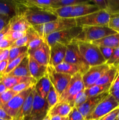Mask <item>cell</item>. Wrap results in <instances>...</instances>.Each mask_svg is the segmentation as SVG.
Returning <instances> with one entry per match:
<instances>
[{
  "mask_svg": "<svg viewBox=\"0 0 119 120\" xmlns=\"http://www.w3.org/2000/svg\"><path fill=\"white\" fill-rule=\"evenodd\" d=\"M77 26L75 18H58L56 20L40 25L33 26V28L42 38L47 35L61 30Z\"/></svg>",
  "mask_w": 119,
  "mask_h": 120,
  "instance_id": "1",
  "label": "cell"
},
{
  "mask_svg": "<svg viewBox=\"0 0 119 120\" xmlns=\"http://www.w3.org/2000/svg\"><path fill=\"white\" fill-rule=\"evenodd\" d=\"M85 89L82 75L80 73H78L72 77L67 86L60 96L58 102L66 103L72 108L74 107L76 96Z\"/></svg>",
  "mask_w": 119,
  "mask_h": 120,
  "instance_id": "2",
  "label": "cell"
},
{
  "mask_svg": "<svg viewBox=\"0 0 119 120\" xmlns=\"http://www.w3.org/2000/svg\"><path fill=\"white\" fill-rule=\"evenodd\" d=\"M80 54L90 67L101 65L106 61L103 56L99 46L90 42H76Z\"/></svg>",
  "mask_w": 119,
  "mask_h": 120,
  "instance_id": "3",
  "label": "cell"
},
{
  "mask_svg": "<svg viewBox=\"0 0 119 120\" xmlns=\"http://www.w3.org/2000/svg\"><path fill=\"white\" fill-rule=\"evenodd\" d=\"M116 34L108 26H84L79 35L74 42H85L92 43L109 35Z\"/></svg>",
  "mask_w": 119,
  "mask_h": 120,
  "instance_id": "4",
  "label": "cell"
},
{
  "mask_svg": "<svg viewBox=\"0 0 119 120\" xmlns=\"http://www.w3.org/2000/svg\"><path fill=\"white\" fill-rule=\"evenodd\" d=\"M82 30V27L77 26L47 35L43 38V39L50 46L56 43L67 46L74 41L76 38L81 32Z\"/></svg>",
  "mask_w": 119,
  "mask_h": 120,
  "instance_id": "5",
  "label": "cell"
},
{
  "mask_svg": "<svg viewBox=\"0 0 119 120\" xmlns=\"http://www.w3.org/2000/svg\"><path fill=\"white\" fill-rule=\"evenodd\" d=\"M22 15L32 26L45 24L58 18V16L51 11L28 7Z\"/></svg>",
  "mask_w": 119,
  "mask_h": 120,
  "instance_id": "6",
  "label": "cell"
},
{
  "mask_svg": "<svg viewBox=\"0 0 119 120\" xmlns=\"http://www.w3.org/2000/svg\"><path fill=\"white\" fill-rule=\"evenodd\" d=\"M110 15L105 10H99L75 19L77 26H108Z\"/></svg>",
  "mask_w": 119,
  "mask_h": 120,
  "instance_id": "7",
  "label": "cell"
},
{
  "mask_svg": "<svg viewBox=\"0 0 119 120\" xmlns=\"http://www.w3.org/2000/svg\"><path fill=\"white\" fill-rule=\"evenodd\" d=\"M64 61L77 66L79 73L82 75H84L90 68L89 64L80 54L77 42H72L66 46V55Z\"/></svg>",
  "mask_w": 119,
  "mask_h": 120,
  "instance_id": "8",
  "label": "cell"
},
{
  "mask_svg": "<svg viewBox=\"0 0 119 120\" xmlns=\"http://www.w3.org/2000/svg\"><path fill=\"white\" fill-rule=\"evenodd\" d=\"M119 107L118 102L112 94H109L98 104L93 112L85 120H99Z\"/></svg>",
  "mask_w": 119,
  "mask_h": 120,
  "instance_id": "9",
  "label": "cell"
},
{
  "mask_svg": "<svg viewBox=\"0 0 119 120\" xmlns=\"http://www.w3.org/2000/svg\"><path fill=\"white\" fill-rule=\"evenodd\" d=\"M47 74L51 84L53 86L60 97L68 84L72 76L70 75L57 72L54 68L50 65L47 66Z\"/></svg>",
  "mask_w": 119,
  "mask_h": 120,
  "instance_id": "10",
  "label": "cell"
},
{
  "mask_svg": "<svg viewBox=\"0 0 119 120\" xmlns=\"http://www.w3.org/2000/svg\"><path fill=\"white\" fill-rule=\"evenodd\" d=\"M110 68V67L106 63L90 67L89 70L82 75V79L85 89H89L95 85L97 82Z\"/></svg>",
  "mask_w": 119,
  "mask_h": 120,
  "instance_id": "11",
  "label": "cell"
},
{
  "mask_svg": "<svg viewBox=\"0 0 119 120\" xmlns=\"http://www.w3.org/2000/svg\"><path fill=\"white\" fill-rule=\"evenodd\" d=\"M33 87L15 95L7 104L2 106V109L9 116L14 118L16 116L19 110L22 107L28 95L32 90Z\"/></svg>",
  "mask_w": 119,
  "mask_h": 120,
  "instance_id": "12",
  "label": "cell"
},
{
  "mask_svg": "<svg viewBox=\"0 0 119 120\" xmlns=\"http://www.w3.org/2000/svg\"><path fill=\"white\" fill-rule=\"evenodd\" d=\"M26 7L21 4L19 1L0 0V15L12 18L18 15H22Z\"/></svg>",
  "mask_w": 119,
  "mask_h": 120,
  "instance_id": "13",
  "label": "cell"
},
{
  "mask_svg": "<svg viewBox=\"0 0 119 120\" xmlns=\"http://www.w3.org/2000/svg\"><path fill=\"white\" fill-rule=\"evenodd\" d=\"M49 104L46 99L42 98L33 89V100L32 111L30 117H42L44 118L49 112Z\"/></svg>",
  "mask_w": 119,
  "mask_h": 120,
  "instance_id": "14",
  "label": "cell"
},
{
  "mask_svg": "<svg viewBox=\"0 0 119 120\" xmlns=\"http://www.w3.org/2000/svg\"><path fill=\"white\" fill-rule=\"evenodd\" d=\"M109 94V91H107V92L103 93H102L98 96L88 98L85 103L77 107V109L79 110V112L82 114V116L86 119L88 116H89L93 112V111L96 108L98 104L103 100L105 99Z\"/></svg>",
  "mask_w": 119,
  "mask_h": 120,
  "instance_id": "15",
  "label": "cell"
},
{
  "mask_svg": "<svg viewBox=\"0 0 119 120\" xmlns=\"http://www.w3.org/2000/svg\"><path fill=\"white\" fill-rule=\"evenodd\" d=\"M28 53L29 56L40 64L45 66H49L50 58V47L45 41L40 46L33 51L28 52Z\"/></svg>",
  "mask_w": 119,
  "mask_h": 120,
  "instance_id": "16",
  "label": "cell"
},
{
  "mask_svg": "<svg viewBox=\"0 0 119 120\" xmlns=\"http://www.w3.org/2000/svg\"><path fill=\"white\" fill-rule=\"evenodd\" d=\"M50 47V58L49 65L56 67L64 62L66 51V46L56 43Z\"/></svg>",
  "mask_w": 119,
  "mask_h": 120,
  "instance_id": "17",
  "label": "cell"
},
{
  "mask_svg": "<svg viewBox=\"0 0 119 120\" xmlns=\"http://www.w3.org/2000/svg\"><path fill=\"white\" fill-rule=\"evenodd\" d=\"M99 11V9L96 5L88 1L87 2L82 4L75 5L70 15V18H77L85 16Z\"/></svg>",
  "mask_w": 119,
  "mask_h": 120,
  "instance_id": "18",
  "label": "cell"
},
{
  "mask_svg": "<svg viewBox=\"0 0 119 120\" xmlns=\"http://www.w3.org/2000/svg\"><path fill=\"white\" fill-rule=\"evenodd\" d=\"M28 57H29V66L30 76L37 82L47 75V66H45L40 64L29 55Z\"/></svg>",
  "mask_w": 119,
  "mask_h": 120,
  "instance_id": "19",
  "label": "cell"
},
{
  "mask_svg": "<svg viewBox=\"0 0 119 120\" xmlns=\"http://www.w3.org/2000/svg\"><path fill=\"white\" fill-rule=\"evenodd\" d=\"M35 87V86H34ZM28 95L25 101L21 108L16 116L12 120H28L30 118V113L32 111L33 100V89Z\"/></svg>",
  "mask_w": 119,
  "mask_h": 120,
  "instance_id": "20",
  "label": "cell"
},
{
  "mask_svg": "<svg viewBox=\"0 0 119 120\" xmlns=\"http://www.w3.org/2000/svg\"><path fill=\"white\" fill-rule=\"evenodd\" d=\"M9 30L19 32H26L32 26L22 15H18L12 18L9 21Z\"/></svg>",
  "mask_w": 119,
  "mask_h": 120,
  "instance_id": "21",
  "label": "cell"
},
{
  "mask_svg": "<svg viewBox=\"0 0 119 120\" xmlns=\"http://www.w3.org/2000/svg\"><path fill=\"white\" fill-rule=\"evenodd\" d=\"M55 0H21V4L28 8H35L51 11V6Z\"/></svg>",
  "mask_w": 119,
  "mask_h": 120,
  "instance_id": "22",
  "label": "cell"
},
{
  "mask_svg": "<svg viewBox=\"0 0 119 120\" xmlns=\"http://www.w3.org/2000/svg\"><path fill=\"white\" fill-rule=\"evenodd\" d=\"M35 80L32 77H18L8 75L0 76V82H2L8 89H10L17 84L29 81Z\"/></svg>",
  "mask_w": 119,
  "mask_h": 120,
  "instance_id": "23",
  "label": "cell"
},
{
  "mask_svg": "<svg viewBox=\"0 0 119 120\" xmlns=\"http://www.w3.org/2000/svg\"><path fill=\"white\" fill-rule=\"evenodd\" d=\"M51 82L49 80L47 74L36 82L35 89L37 93L42 98L46 99L48 93L51 87Z\"/></svg>",
  "mask_w": 119,
  "mask_h": 120,
  "instance_id": "24",
  "label": "cell"
},
{
  "mask_svg": "<svg viewBox=\"0 0 119 120\" xmlns=\"http://www.w3.org/2000/svg\"><path fill=\"white\" fill-rule=\"evenodd\" d=\"M39 35L37 34V32L34 29L33 26L30 27L28 30L25 32L24 36L20 38L19 39L17 40L16 42L13 43L11 48H16V47H22V46H28L32 41L35 39L39 37Z\"/></svg>",
  "mask_w": 119,
  "mask_h": 120,
  "instance_id": "25",
  "label": "cell"
},
{
  "mask_svg": "<svg viewBox=\"0 0 119 120\" xmlns=\"http://www.w3.org/2000/svg\"><path fill=\"white\" fill-rule=\"evenodd\" d=\"M10 76H18V77H31L29 71V57L28 55L26 56L19 64L14 70L8 75Z\"/></svg>",
  "mask_w": 119,
  "mask_h": 120,
  "instance_id": "26",
  "label": "cell"
},
{
  "mask_svg": "<svg viewBox=\"0 0 119 120\" xmlns=\"http://www.w3.org/2000/svg\"><path fill=\"white\" fill-rule=\"evenodd\" d=\"M92 43L99 47H108L116 49L119 46V34L116 33L113 35H109L101 39L94 41Z\"/></svg>",
  "mask_w": 119,
  "mask_h": 120,
  "instance_id": "27",
  "label": "cell"
},
{
  "mask_svg": "<svg viewBox=\"0 0 119 120\" xmlns=\"http://www.w3.org/2000/svg\"><path fill=\"white\" fill-rule=\"evenodd\" d=\"M72 107L66 103L58 102L56 105L49 110V114L51 117L58 116L67 117L72 110Z\"/></svg>",
  "mask_w": 119,
  "mask_h": 120,
  "instance_id": "28",
  "label": "cell"
},
{
  "mask_svg": "<svg viewBox=\"0 0 119 120\" xmlns=\"http://www.w3.org/2000/svg\"><path fill=\"white\" fill-rule=\"evenodd\" d=\"M112 84L106 85H94L89 89H85V93L88 98L98 96L103 93L109 91Z\"/></svg>",
  "mask_w": 119,
  "mask_h": 120,
  "instance_id": "29",
  "label": "cell"
},
{
  "mask_svg": "<svg viewBox=\"0 0 119 120\" xmlns=\"http://www.w3.org/2000/svg\"><path fill=\"white\" fill-rule=\"evenodd\" d=\"M54 69L57 72L70 75L72 76L79 73V70L77 66L64 61L57 66L54 67Z\"/></svg>",
  "mask_w": 119,
  "mask_h": 120,
  "instance_id": "30",
  "label": "cell"
},
{
  "mask_svg": "<svg viewBox=\"0 0 119 120\" xmlns=\"http://www.w3.org/2000/svg\"><path fill=\"white\" fill-rule=\"evenodd\" d=\"M117 75V69L110 68L96 83V85H106L113 83ZM95 84V85H96Z\"/></svg>",
  "mask_w": 119,
  "mask_h": 120,
  "instance_id": "31",
  "label": "cell"
},
{
  "mask_svg": "<svg viewBox=\"0 0 119 120\" xmlns=\"http://www.w3.org/2000/svg\"><path fill=\"white\" fill-rule=\"evenodd\" d=\"M88 1H83V0H55L54 2L51 6V11L52 12L54 9L61 7L82 4L86 3Z\"/></svg>",
  "mask_w": 119,
  "mask_h": 120,
  "instance_id": "32",
  "label": "cell"
},
{
  "mask_svg": "<svg viewBox=\"0 0 119 120\" xmlns=\"http://www.w3.org/2000/svg\"><path fill=\"white\" fill-rule=\"evenodd\" d=\"M28 52V49L27 46L16 47L12 48L9 49V55L8 58V62L10 63L12 61L18 58L22 55L27 53Z\"/></svg>",
  "mask_w": 119,
  "mask_h": 120,
  "instance_id": "33",
  "label": "cell"
},
{
  "mask_svg": "<svg viewBox=\"0 0 119 120\" xmlns=\"http://www.w3.org/2000/svg\"><path fill=\"white\" fill-rule=\"evenodd\" d=\"M46 100L49 104L50 110L54 105H56L59 101V96L52 84L51 85L50 91L46 97Z\"/></svg>",
  "mask_w": 119,
  "mask_h": 120,
  "instance_id": "34",
  "label": "cell"
},
{
  "mask_svg": "<svg viewBox=\"0 0 119 120\" xmlns=\"http://www.w3.org/2000/svg\"><path fill=\"white\" fill-rule=\"evenodd\" d=\"M74 6H67V7H61L54 9L52 12L57 15L58 18H70V15L72 12Z\"/></svg>",
  "mask_w": 119,
  "mask_h": 120,
  "instance_id": "35",
  "label": "cell"
},
{
  "mask_svg": "<svg viewBox=\"0 0 119 120\" xmlns=\"http://www.w3.org/2000/svg\"><path fill=\"white\" fill-rule=\"evenodd\" d=\"M36 82H37V81L36 80L23 82V83H21L20 84L15 86L13 87L10 89L15 93H16V94H18L19 93L22 92V91H24V90H28V89L33 87L36 84Z\"/></svg>",
  "mask_w": 119,
  "mask_h": 120,
  "instance_id": "36",
  "label": "cell"
},
{
  "mask_svg": "<svg viewBox=\"0 0 119 120\" xmlns=\"http://www.w3.org/2000/svg\"><path fill=\"white\" fill-rule=\"evenodd\" d=\"M106 11L110 15L119 14V0H107Z\"/></svg>",
  "mask_w": 119,
  "mask_h": 120,
  "instance_id": "37",
  "label": "cell"
},
{
  "mask_svg": "<svg viewBox=\"0 0 119 120\" xmlns=\"http://www.w3.org/2000/svg\"><path fill=\"white\" fill-rule=\"evenodd\" d=\"M17 94L11 89H8L2 94H0V106H3L8 103Z\"/></svg>",
  "mask_w": 119,
  "mask_h": 120,
  "instance_id": "38",
  "label": "cell"
},
{
  "mask_svg": "<svg viewBox=\"0 0 119 120\" xmlns=\"http://www.w3.org/2000/svg\"><path fill=\"white\" fill-rule=\"evenodd\" d=\"M106 63L110 68H117L119 65V46L114 49L113 55Z\"/></svg>",
  "mask_w": 119,
  "mask_h": 120,
  "instance_id": "39",
  "label": "cell"
},
{
  "mask_svg": "<svg viewBox=\"0 0 119 120\" xmlns=\"http://www.w3.org/2000/svg\"><path fill=\"white\" fill-rule=\"evenodd\" d=\"M28 53H27L24 54V55H22V56H19V57H18V58L15 59V60L12 61L11 62L9 63V64H8V67H7V70H6L5 72L4 75H8V74H9V73L11 72L13 70H14V69H15V68H16V67H17L21 63V62H22V60H23L26 56H28Z\"/></svg>",
  "mask_w": 119,
  "mask_h": 120,
  "instance_id": "40",
  "label": "cell"
},
{
  "mask_svg": "<svg viewBox=\"0 0 119 120\" xmlns=\"http://www.w3.org/2000/svg\"><path fill=\"white\" fill-rule=\"evenodd\" d=\"M108 26L116 33L119 34V14L110 15Z\"/></svg>",
  "mask_w": 119,
  "mask_h": 120,
  "instance_id": "41",
  "label": "cell"
},
{
  "mask_svg": "<svg viewBox=\"0 0 119 120\" xmlns=\"http://www.w3.org/2000/svg\"><path fill=\"white\" fill-rule=\"evenodd\" d=\"M25 32L9 30L5 35V37L7 38L9 40H10V41H12L13 43H14L17 40L19 39L20 38L23 37L25 34Z\"/></svg>",
  "mask_w": 119,
  "mask_h": 120,
  "instance_id": "42",
  "label": "cell"
},
{
  "mask_svg": "<svg viewBox=\"0 0 119 120\" xmlns=\"http://www.w3.org/2000/svg\"><path fill=\"white\" fill-rule=\"evenodd\" d=\"M44 39L43 38H41L40 36L37 38L35 39L33 41H32L31 42L29 43V44L28 45V52H29L33 51V50H35L37 48H38V47L40 46L44 42Z\"/></svg>",
  "mask_w": 119,
  "mask_h": 120,
  "instance_id": "43",
  "label": "cell"
},
{
  "mask_svg": "<svg viewBox=\"0 0 119 120\" xmlns=\"http://www.w3.org/2000/svg\"><path fill=\"white\" fill-rule=\"evenodd\" d=\"M68 117L69 120H85V117L75 107L72 108Z\"/></svg>",
  "mask_w": 119,
  "mask_h": 120,
  "instance_id": "44",
  "label": "cell"
},
{
  "mask_svg": "<svg viewBox=\"0 0 119 120\" xmlns=\"http://www.w3.org/2000/svg\"><path fill=\"white\" fill-rule=\"evenodd\" d=\"M88 100L87 97H86V94H85V90L81 91L75 97L74 101V107L77 108L85 103L86 101Z\"/></svg>",
  "mask_w": 119,
  "mask_h": 120,
  "instance_id": "45",
  "label": "cell"
},
{
  "mask_svg": "<svg viewBox=\"0 0 119 120\" xmlns=\"http://www.w3.org/2000/svg\"><path fill=\"white\" fill-rule=\"evenodd\" d=\"M99 49H100V52H101L103 56L105 58V60L107 62L108 59L111 57L112 56L114 52V49L111 48H108V47H103L100 46L99 47Z\"/></svg>",
  "mask_w": 119,
  "mask_h": 120,
  "instance_id": "46",
  "label": "cell"
},
{
  "mask_svg": "<svg viewBox=\"0 0 119 120\" xmlns=\"http://www.w3.org/2000/svg\"><path fill=\"white\" fill-rule=\"evenodd\" d=\"M119 113V107L105 115L99 120H118L117 117Z\"/></svg>",
  "mask_w": 119,
  "mask_h": 120,
  "instance_id": "47",
  "label": "cell"
},
{
  "mask_svg": "<svg viewBox=\"0 0 119 120\" xmlns=\"http://www.w3.org/2000/svg\"><path fill=\"white\" fill-rule=\"evenodd\" d=\"M91 2L96 6L99 10H105L107 8V0H91Z\"/></svg>",
  "mask_w": 119,
  "mask_h": 120,
  "instance_id": "48",
  "label": "cell"
},
{
  "mask_svg": "<svg viewBox=\"0 0 119 120\" xmlns=\"http://www.w3.org/2000/svg\"><path fill=\"white\" fill-rule=\"evenodd\" d=\"M13 42L8 39L5 36L4 38L0 42V49L4 50V49H10L13 45Z\"/></svg>",
  "mask_w": 119,
  "mask_h": 120,
  "instance_id": "49",
  "label": "cell"
},
{
  "mask_svg": "<svg viewBox=\"0 0 119 120\" xmlns=\"http://www.w3.org/2000/svg\"><path fill=\"white\" fill-rule=\"evenodd\" d=\"M10 19L11 18L8 17V16L0 15V32L9 25Z\"/></svg>",
  "mask_w": 119,
  "mask_h": 120,
  "instance_id": "50",
  "label": "cell"
},
{
  "mask_svg": "<svg viewBox=\"0 0 119 120\" xmlns=\"http://www.w3.org/2000/svg\"><path fill=\"white\" fill-rule=\"evenodd\" d=\"M119 90V73H117L116 76L112 83L111 87L109 90V93Z\"/></svg>",
  "mask_w": 119,
  "mask_h": 120,
  "instance_id": "51",
  "label": "cell"
},
{
  "mask_svg": "<svg viewBox=\"0 0 119 120\" xmlns=\"http://www.w3.org/2000/svg\"><path fill=\"white\" fill-rule=\"evenodd\" d=\"M9 55V49H4L0 52V62L8 60Z\"/></svg>",
  "mask_w": 119,
  "mask_h": 120,
  "instance_id": "52",
  "label": "cell"
},
{
  "mask_svg": "<svg viewBox=\"0 0 119 120\" xmlns=\"http://www.w3.org/2000/svg\"><path fill=\"white\" fill-rule=\"evenodd\" d=\"M8 64H9L8 60H6L0 62V76L4 75Z\"/></svg>",
  "mask_w": 119,
  "mask_h": 120,
  "instance_id": "53",
  "label": "cell"
},
{
  "mask_svg": "<svg viewBox=\"0 0 119 120\" xmlns=\"http://www.w3.org/2000/svg\"><path fill=\"white\" fill-rule=\"evenodd\" d=\"M0 118L5 120H12L13 118L6 112V111L0 106Z\"/></svg>",
  "mask_w": 119,
  "mask_h": 120,
  "instance_id": "54",
  "label": "cell"
},
{
  "mask_svg": "<svg viewBox=\"0 0 119 120\" xmlns=\"http://www.w3.org/2000/svg\"><path fill=\"white\" fill-rule=\"evenodd\" d=\"M9 30V25H7V26L3 29V30H1V31L0 32V42H1L4 38L5 36V35L7 34V33L8 32Z\"/></svg>",
  "mask_w": 119,
  "mask_h": 120,
  "instance_id": "55",
  "label": "cell"
},
{
  "mask_svg": "<svg viewBox=\"0 0 119 120\" xmlns=\"http://www.w3.org/2000/svg\"><path fill=\"white\" fill-rule=\"evenodd\" d=\"M51 120H69L68 117H61V116H56L51 117Z\"/></svg>",
  "mask_w": 119,
  "mask_h": 120,
  "instance_id": "56",
  "label": "cell"
},
{
  "mask_svg": "<svg viewBox=\"0 0 119 120\" xmlns=\"http://www.w3.org/2000/svg\"><path fill=\"white\" fill-rule=\"evenodd\" d=\"M110 94H112V96L114 97V98H115L116 100L118 102V103L119 104V90H117V91H114L113 93H110Z\"/></svg>",
  "mask_w": 119,
  "mask_h": 120,
  "instance_id": "57",
  "label": "cell"
},
{
  "mask_svg": "<svg viewBox=\"0 0 119 120\" xmlns=\"http://www.w3.org/2000/svg\"><path fill=\"white\" fill-rule=\"evenodd\" d=\"M7 90H8V89L6 87V86L4 84V83L2 82H0V94L4 93Z\"/></svg>",
  "mask_w": 119,
  "mask_h": 120,
  "instance_id": "58",
  "label": "cell"
},
{
  "mask_svg": "<svg viewBox=\"0 0 119 120\" xmlns=\"http://www.w3.org/2000/svg\"><path fill=\"white\" fill-rule=\"evenodd\" d=\"M42 117H30L28 120H43Z\"/></svg>",
  "mask_w": 119,
  "mask_h": 120,
  "instance_id": "59",
  "label": "cell"
},
{
  "mask_svg": "<svg viewBox=\"0 0 119 120\" xmlns=\"http://www.w3.org/2000/svg\"><path fill=\"white\" fill-rule=\"evenodd\" d=\"M51 116H50L49 114H47V116H46L44 118H43V120H51Z\"/></svg>",
  "mask_w": 119,
  "mask_h": 120,
  "instance_id": "60",
  "label": "cell"
},
{
  "mask_svg": "<svg viewBox=\"0 0 119 120\" xmlns=\"http://www.w3.org/2000/svg\"><path fill=\"white\" fill-rule=\"evenodd\" d=\"M116 69H117V73H119V65L118 66L117 68Z\"/></svg>",
  "mask_w": 119,
  "mask_h": 120,
  "instance_id": "61",
  "label": "cell"
},
{
  "mask_svg": "<svg viewBox=\"0 0 119 120\" xmlns=\"http://www.w3.org/2000/svg\"><path fill=\"white\" fill-rule=\"evenodd\" d=\"M117 119H118V120H119V115H118V117H117Z\"/></svg>",
  "mask_w": 119,
  "mask_h": 120,
  "instance_id": "62",
  "label": "cell"
},
{
  "mask_svg": "<svg viewBox=\"0 0 119 120\" xmlns=\"http://www.w3.org/2000/svg\"><path fill=\"white\" fill-rule=\"evenodd\" d=\"M0 120H3V119H1V118H0Z\"/></svg>",
  "mask_w": 119,
  "mask_h": 120,
  "instance_id": "63",
  "label": "cell"
},
{
  "mask_svg": "<svg viewBox=\"0 0 119 120\" xmlns=\"http://www.w3.org/2000/svg\"><path fill=\"white\" fill-rule=\"evenodd\" d=\"M1 50H1V49H0V52H1Z\"/></svg>",
  "mask_w": 119,
  "mask_h": 120,
  "instance_id": "64",
  "label": "cell"
}]
</instances>
